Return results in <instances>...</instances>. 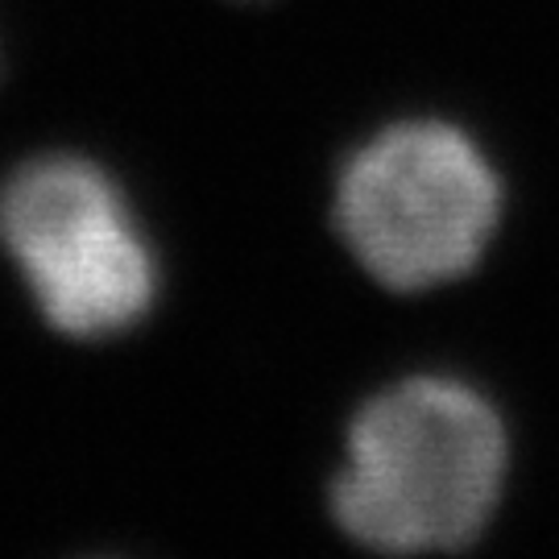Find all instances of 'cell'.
Listing matches in <instances>:
<instances>
[{
    "mask_svg": "<svg viewBox=\"0 0 559 559\" xmlns=\"http://www.w3.org/2000/svg\"><path fill=\"white\" fill-rule=\"evenodd\" d=\"M510 473V436L477 385L419 373L365 402L332 480V519L378 556H452L485 535Z\"/></svg>",
    "mask_w": 559,
    "mask_h": 559,
    "instance_id": "1",
    "label": "cell"
},
{
    "mask_svg": "<svg viewBox=\"0 0 559 559\" xmlns=\"http://www.w3.org/2000/svg\"><path fill=\"white\" fill-rule=\"evenodd\" d=\"M332 221L369 278L419 295L480 265L501 224V179L452 120H394L344 158Z\"/></svg>",
    "mask_w": 559,
    "mask_h": 559,
    "instance_id": "2",
    "label": "cell"
},
{
    "mask_svg": "<svg viewBox=\"0 0 559 559\" xmlns=\"http://www.w3.org/2000/svg\"><path fill=\"white\" fill-rule=\"evenodd\" d=\"M0 249L67 340L124 336L158 302V249L96 158L38 154L13 166L0 182Z\"/></svg>",
    "mask_w": 559,
    "mask_h": 559,
    "instance_id": "3",
    "label": "cell"
}]
</instances>
